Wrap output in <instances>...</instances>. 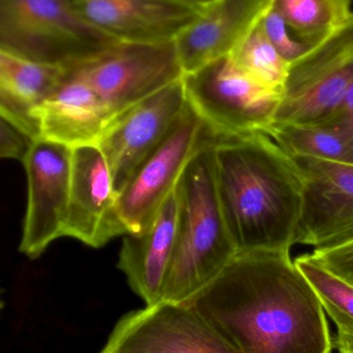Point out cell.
<instances>
[{
	"mask_svg": "<svg viewBox=\"0 0 353 353\" xmlns=\"http://www.w3.org/2000/svg\"><path fill=\"white\" fill-rule=\"evenodd\" d=\"M117 43L68 0H0V51L68 70Z\"/></svg>",
	"mask_w": 353,
	"mask_h": 353,
	"instance_id": "obj_4",
	"label": "cell"
},
{
	"mask_svg": "<svg viewBox=\"0 0 353 353\" xmlns=\"http://www.w3.org/2000/svg\"><path fill=\"white\" fill-rule=\"evenodd\" d=\"M215 161L220 203L238 253L290 252L304 201L292 155L258 132L216 141Z\"/></svg>",
	"mask_w": 353,
	"mask_h": 353,
	"instance_id": "obj_2",
	"label": "cell"
},
{
	"mask_svg": "<svg viewBox=\"0 0 353 353\" xmlns=\"http://www.w3.org/2000/svg\"><path fill=\"white\" fill-rule=\"evenodd\" d=\"M91 26L118 41H170L201 10L165 0H68Z\"/></svg>",
	"mask_w": 353,
	"mask_h": 353,
	"instance_id": "obj_15",
	"label": "cell"
},
{
	"mask_svg": "<svg viewBox=\"0 0 353 353\" xmlns=\"http://www.w3.org/2000/svg\"><path fill=\"white\" fill-rule=\"evenodd\" d=\"M292 157L304 184L296 244L321 250L353 240V165Z\"/></svg>",
	"mask_w": 353,
	"mask_h": 353,
	"instance_id": "obj_12",
	"label": "cell"
},
{
	"mask_svg": "<svg viewBox=\"0 0 353 353\" xmlns=\"http://www.w3.org/2000/svg\"><path fill=\"white\" fill-rule=\"evenodd\" d=\"M68 70L93 87L114 120L184 77L174 39L120 41Z\"/></svg>",
	"mask_w": 353,
	"mask_h": 353,
	"instance_id": "obj_6",
	"label": "cell"
},
{
	"mask_svg": "<svg viewBox=\"0 0 353 353\" xmlns=\"http://www.w3.org/2000/svg\"><path fill=\"white\" fill-rule=\"evenodd\" d=\"M99 353H240L191 305L162 302L122 316Z\"/></svg>",
	"mask_w": 353,
	"mask_h": 353,
	"instance_id": "obj_9",
	"label": "cell"
},
{
	"mask_svg": "<svg viewBox=\"0 0 353 353\" xmlns=\"http://www.w3.org/2000/svg\"><path fill=\"white\" fill-rule=\"evenodd\" d=\"M353 0H274L273 6L305 39L321 41L352 17Z\"/></svg>",
	"mask_w": 353,
	"mask_h": 353,
	"instance_id": "obj_21",
	"label": "cell"
},
{
	"mask_svg": "<svg viewBox=\"0 0 353 353\" xmlns=\"http://www.w3.org/2000/svg\"><path fill=\"white\" fill-rule=\"evenodd\" d=\"M310 255L327 271L353 286V240L333 248L313 250Z\"/></svg>",
	"mask_w": 353,
	"mask_h": 353,
	"instance_id": "obj_25",
	"label": "cell"
},
{
	"mask_svg": "<svg viewBox=\"0 0 353 353\" xmlns=\"http://www.w3.org/2000/svg\"><path fill=\"white\" fill-rule=\"evenodd\" d=\"M33 116L41 139L72 149L97 146L114 121L111 112L93 87L70 70Z\"/></svg>",
	"mask_w": 353,
	"mask_h": 353,
	"instance_id": "obj_16",
	"label": "cell"
},
{
	"mask_svg": "<svg viewBox=\"0 0 353 353\" xmlns=\"http://www.w3.org/2000/svg\"><path fill=\"white\" fill-rule=\"evenodd\" d=\"M128 234L120 217L118 194L101 149H73L72 186L64 236L101 248Z\"/></svg>",
	"mask_w": 353,
	"mask_h": 353,
	"instance_id": "obj_13",
	"label": "cell"
},
{
	"mask_svg": "<svg viewBox=\"0 0 353 353\" xmlns=\"http://www.w3.org/2000/svg\"><path fill=\"white\" fill-rule=\"evenodd\" d=\"M353 82V14L290 64L274 124L327 123Z\"/></svg>",
	"mask_w": 353,
	"mask_h": 353,
	"instance_id": "obj_7",
	"label": "cell"
},
{
	"mask_svg": "<svg viewBox=\"0 0 353 353\" xmlns=\"http://www.w3.org/2000/svg\"><path fill=\"white\" fill-rule=\"evenodd\" d=\"M211 139L215 138L188 103L173 128L118 196L120 217L128 232L140 234L151 223L175 190L191 159Z\"/></svg>",
	"mask_w": 353,
	"mask_h": 353,
	"instance_id": "obj_8",
	"label": "cell"
},
{
	"mask_svg": "<svg viewBox=\"0 0 353 353\" xmlns=\"http://www.w3.org/2000/svg\"><path fill=\"white\" fill-rule=\"evenodd\" d=\"M62 66L24 59L0 51V117L41 139L33 113L62 82Z\"/></svg>",
	"mask_w": 353,
	"mask_h": 353,
	"instance_id": "obj_18",
	"label": "cell"
},
{
	"mask_svg": "<svg viewBox=\"0 0 353 353\" xmlns=\"http://www.w3.org/2000/svg\"><path fill=\"white\" fill-rule=\"evenodd\" d=\"M325 124H331L350 134L353 138V82L340 105L339 110L331 120Z\"/></svg>",
	"mask_w": 353,
	"mask_h": 353,
	"instance_id": "obj_26",
	"label": "cell"
},
{
	"mask_svg": "<svg viewBox=\"0 0 353 353\" xmlns=\"http://www.w3.org/2000/svg\"><path fill=\"white\" fill-rule=\"evenodd\" d=\"M188 105L184 78L116 118L97 147L120 196L141 163L161 144Z\"/></svg>",
	"mask_w": 353,
	"mask_h": 353,
	"instance_id": "obj_11",
	"label": "cell"
},
{
	"mask_svg": "<svg viewBox=\"0 0 353 353\" xmlns=\"http://www.w3.org/2000/svg\"><path fill=\"white\" fill-rule=\"evenodd\" d=\"M274 0H215L175 37L184 74L228 56L260 22Z\"/></svg>",
	"mask_w": 353,
	"mask_h": 353,
	"instance_id": "obj_14",
	"label": "cell"
},
{
	"mask_svg": "<svg viewBox=\"0 0 353 353\" xmlns=\"http://www.w3.org/2000/svg\"><path fill=\"white\" fill-rule=\"evenodd\" d=\"M229 56L238 68L253 81L282 95L290 64L271 45L261 28L260 22Z\"/></svg>",
	"mask_w": 353,
	"mask_h": 353,
	"instance_id": "obj_20",
	"label": "cell"
},
{
	"mask_svg": "<svg viewBox=\"0 0 353 353\" xmlns=\"http://www.w3.org/2000/svg\"><path fill=\"white\" fill-rule=\"evenodd\" d=\"M216 141L197 151L176 186L178 236L164 302L188 304L238 254L218 194Z\"/></svg>",
	"mask_w": 353,
	"mask_h": 353,
	"instance_id": "obj_3",
	"label": "cell"
},
{
	"mask_svg": "<svg viewBox=\"0 0 353 353\" xmlns=\"http://www.w3.org/2000/svg\"><path fill=\"white\" fill-rule=\"evenodd\" d=\"M335 346L339 353H353V334L338 331Z\"/></svg>",
	"mask_w": 353,
	"mask_h": 353,
	"instance_id": "obj_27",
	"label": "cell"
},
{
	"mask_svg": "<svg viewBox=\"0 0 353 353\" xmlns=\"http://www.w3.org/2000/svg\"><path fill=\"white\" fill-rule=\"evenodd\" d=\"M294 263L316 292L338 331L353 334V286L325 269L310 253L300 255Z\"/></svg>",
	"mask_w": 353,
	"mask_h": 353,
	"instance_id": "obj_22",
	"label": "cell"
},
{
	"mask_svg": "<svg viewBox=\"0 0 353 353\" xmlns=\"http://www.w3.org/2000/svg\"><path fill=\"white\" fill-rule=\"evenodd\" d=\"M23 165L28 199L19 250L35 259L64 236L72 186L73 149L39 139Z\"/></svg>",
	"mask_w": 353,
	"mask_h": 353,
	"instance_id": "obj_10",
	"label": "cell"
},
{
	"mask_svg": "<svg viewBox=\"0 0 353 353\" xmlns=\"http://www.w3.org/2000/svg\"><path fill=\"white\" fill-rule=\"evenodd\" d=\"M193 307L240 353H331L321 300L283 252L238 253Z\"/></svg>",
	"mask_w": 353,
	"mask_h": 353,
	"instance_id": "obj_1",
	"label": "cell"
},
{
	"mask_svg": "<svg viewBox=\"0 0 353 353\" xmlns=\"http://www.w3.org/2000/svg\"><path fill=\"white\" fill-rule=\"evenodd\" d=\"M165 1L190 6V8H196V10H202L215 0H165Z\"/></svg>",
	"mask_w": 353,
	"mask_h": 353,
	"instance_id": "obj_28",
	"label": "cell"
},
{
	"mask_svg": "<svg viewBox=\"0 0 353 353\" xmlns=\"http://www.w3.org/2000/svg\"><path fill=\"white\" fill-rule=\"evenodd\" d=\"M0 130V157L24 163L37 139L2 117Z\"/></svg>",
	"mask_w": 353,
	"mask_h": 353,
	"instance_id": "obj_24",
	"label": "cell"
},
{
	"mask_svg": "<svg viewBox=\"0 0 353 353\" xmlns=\"http://www.w3.org/2000/svg\"><path fill=\"white\" fill-rule=\"evenodd\" d=\"M189 105L216 140L265 134L282 95L247 76L229 55L184 74Z\"/></svg>",
	"mask_w": 353,
	"mask_h": 353,
	"instance_id": "obj_5",
	"label": "cell"
},
{
	"mask_svg": "<svg viewBox=\"0 0 353 353\" xmlns=\"http://www.w3.org/2000/svg\"><path fill=\"white\" fill-rule=\"evenodd\" d=\"M260 26L271 45L289 64L298 61L321 41L298 34L273 4L261 18Z\"/></svg>",
	"mask_w": 353,
	"mask_h": 353,
	"instance_id": "obj_23",
	"label": "cell"
},
{
	"mask_svg": "<svg viewBox=\"0 0 353 353\" xmlns=\"http://www.w3.org/2000/svg\"><path fill=\"white\" fill-rule=\"evenodd\" d=\"M178 223L176 188L140 234H124L117 267L146 306L162 302L171 267Z\"/></svg>",
	"mask_w": 353,
	"mask_h": 353,
	"instance_id": "obj_17",
	"label": "cell"
},
{
	"mask_svg": "<svg viewBox=\"0 0 353 353\" xmlns=\"http://www.w3.org/2000/svg\"><path fill=\"white\" fill-rule=\"evenodd\" d=\"M265 134L292 155L353 165V138L331 124H273Z\"/></svg>",
	"mask_w": 353,
	"mask_h": 353,
	"instance_id": "obj_19",
	"label": "cell"
}]
</instances>
